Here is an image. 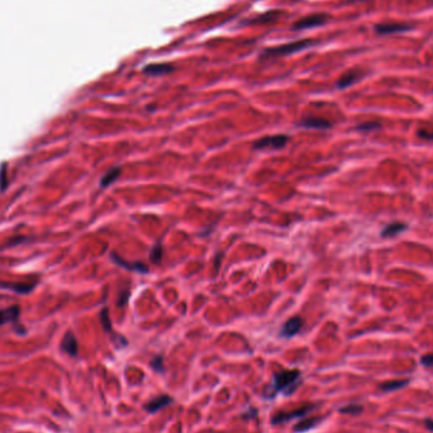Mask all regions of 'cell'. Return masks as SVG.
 <instances>
[{"mask_svg":"<svg viewBox=\"0 0 433 433\" xmlns=\"http://www.w3.org/2000/svg\"><path fill=\"white\" fill-rule=\"evenodd\" d=\"M61 350L65 351V352L70 356L78 355V351H79L78 341H76L73 332H68V333L65 334L64 339H62L61 342Z\"/></svg>","mask_w":433,"mask_h":433,"instance_id":"obj_13","label":"cell"},{"mask_svg":"<svg viewBox=\"0 0 433 433\" xmlns=\"http://www.w3.org/2000/svg\"><path fill=\"white\" fill-rule=\"evenodd\" d=\"M150 258L151 261L155 262V264H160V261H161L162 258V248L160 243H157V245H155L154 247H152V250H151V253H150Z\"/></svg>","mask_w":433,"mask_h":433,"instance_id":"obj_24","label":"cell"},{"mask_svg":"<svg viewBox=\"0 0 433 433\" xmlns=\"http://www.w3.org/2000/svg\"><path fill=\"white\" fill-rule=\"evenodd\" d=\"M288 142L289 137L285 135L267 136V137H262L258 141H256L253 143V147L256 150H280V148L285 147Z\"/></svg>","mask_w":433,"mask_h":433,"instance_id":"obj_4","label":"cell"},{"mask_svg":"<svg viewBox=\"0 0 433 433\" xmlns=\"http://www.w3.org/2000/svg\"><path fill=\"white\" fill-rule=\"evenodd\" d=\"M420 363L424 367H433V353H427V355L420 357Z\"/></svg>","mask_w":433,"mask_h":433,"instance_id":"obj_27","label":"cell"},{"mask_svg":"<svg viewBox=\"0 0 433 433\" xmlns=\"http://www.w3.org/2000/svg\"><path fill=\"white\" fill-rule=\"evenodd\" d=\"M35 284L31 283H0V286H3L4 289H11V290L17 291V293H28L32 290Z\"/></svg>","mask_w":433,"mask_h":433,"instance_id":"obj_19","label":"cell"},{"mask_svg":"<svg viewBox=\"0 0 433 433\" xmlns=\"http://www.w3.org/2000/svg\"><path fill=\"white\" fill-rule=\"evenodd\" d=\"M409 384L408 379H400V380H389L382 384L379 385L380 390L385 391V393H390V391L400 390L403 387H405Z\"/></svg>","mask_w":433,"mask_h":433,"instance_id":"obj_17","label":"cell"},{"mask_svg":"<svg viewBox=\"0 0 433 433\" xmlns=\"http://www.w3.org/2000/svg\"><path fill=\"white\" fill-rule=\"evenodd\" d=\"M322 420L323 418H319V417H309V418H305V419L303 420H299V422L294 425V432L296 433L308 432V430H310L312 428L317 427Z\"/></svg>","mask_w":433,"mask_h":433,"instance_id":"obj_14","label":"cell"},{"mask_svg":"<svg viewBox=\"0 0 433 433\" xmlns=\"http://www.w3.org/2000/svg\"><path fill=\"white\" fill-rule=\"evenodd\" d=\"M328 17L326 14H310V16L301 18L300 21L295 22L291 27V31H303V30H310V28L319 27L327 23Z\"/></svg>","mask_w":433,"mask_h":433,"instance_id":"obj_5","label":"cell"},{"mask_svg":"<svg viewBox=\"0 0 433 433\" xmlns=\"http://www.w3.org/2000/svg\"><path fill=\"white\" fill-rule=\"evenodd\" d=\"M351 2H363V0H351Z\"/></svg>","mask_w":433,"mask_h":433,"instance_id":"obj_31","label":"cell"},{"mask_svg":"<svg viewBox=\"0 0 433 433\" xmlns=\"http://www.w3.org/2000/svg\"><path fill=\"white\" fill-rule=\"evenodd\" d=\"M175 70L174 66L170 64H150L143 68V73L150 76H161L172 73Z\"/></svg>","mask_w":433,"mask_h":433,"instance_id":"obj_11","label":"cell"},{"mask_svg":"<svg viewBox=\"0 0 433 433\" xmlns=\"http://www.w3.org/2000/svg\"><path fill=\"white\" fill-rule=\"evenodd\" d=\"M112 260H113L114 262H116L117 265H119V266L124 267V269L129 270V271H135V272H140V274H147L148 272V267L146 266L143 262L140 261H136V262H128V261H124L123 258L119 257L118 255H116V253H112Z\"/></svg>","mask_w":433,"mask_h":433,"instance_id":"obj_9","label":"cell"},{"mask_svg":"<svg viewBox=\"0 0 433 433\" xmlns=\"http://www.w3.org/2000/svg\"><path fill=\"white\" fill-rule=\"evenodd\" d=\"M121 172H122L121 167H113V169L109 170V171H108L107 174L103 176L102 180H100V186H103V188H107V186L111 185L112 183H114V181H116L117 179L119 178Z\"/></svg>","mask_w":433,"mask_h":433,"instance_id":"obj_18","label":"cell"},{"mask_svg":"<svg viewBox=\"0 0 433 433\" xmlns=\"http://www.w3.org/2000/svg\"><path fill=\"white\" fill-rule=\"evenodd\" d=\"M406 229V224L401 223V222H393V223L387 224L386 227L382 228V231L380 232V236L382 238H390V237L398 236L399 233L404 232Z\"/></svg>","mask_w":433,"mask_h":433,"instance_id":"obj_15","label":"cell"},{"mask_svg":"<svg viewBox=\"0 0 433 433\" xmlns=\"http://www.w3.org/2000/svg\"><path fill=\"white\" fill-rule=\"evenodd\" d=\"M424 425L427 427V429L432 430L433 432V419H425L424 420Z\"/></svg>","mask_w":433,"mask_h":433,"instance_id":"obj_30","label":"cell"},{"mask_svg":"<svg viewBox=\"0 0 433 433\" xmlns=\"http://www.w3.org/2000/svg\"><path fill=\"white\" fill-rule=\"evenodd\" d=\"M417 136L422 140L428 141V142H433V127H423V128L418 129Z\"/></svg>","mask_w":433,"mask_h":433,"instance_id":"obj_23","label":"cell"},{"mask_svg":"<svg viewBox=\"0 0 433 433\" xmlns=\"http://www.w3.org/2000/svg\"><path fill=\"white\" fill-rule=\"evenodd\" d=\"M100 320H102L103 328L107 332L112 331V324H111V318H109V312H108V308L105 307L104 309L100 313Z\"/></svg>","mask_w":433,"mask_h":433,"instance_id":"obj_25","label":"cell"},{"mask_svg":"<svg viewBox=\"0 0 433 433\" xmlns=\"http://www.w3.org/2000/svg\"><path fill=\"white\" fill-rule=\"evenodd\" d=\"M172 401H174V398H172V396L167 395V394H162V395L156 396V398H154L152 400L148 401V403L145 405V409L148 413L154 414V413L160 412L161 409L169 406L170 404H172Z\"/></svg>","mask_w":433,"mask_h":433,"instance_id":"obj_8","label":"cell"},{"mask_svg":"<svg viewBox=\"0 0 433 433\" xmlns=\"http://www.w3.org/2000/svg\"><path fill=\"white\" fill-rule=\"evenodd\" d=\"M375 32L379 35H393V33L408 32L413 30V25L409 23H399V22H386V23H379L374 27Z\"/></svg>","mask_w":433,"mask_h":433,"instance_id":"obj_6","label":"cell"},{"mask_svg":"<svg viewBox=\"0 0 433 433\" xmlns=\"http://www.w3.org/2000/svg\"><path fill=\"white\" fill-rule=\"evenodd\" d=\"M19 314H21V308L18 305H13L11 308H7L4 310H0V326H3L6 323L14 322L18 319Z\"/></svg>","mask_w":433,"mask_h":433,"instance_id":"obj_16","label":"cell"},{"mask_svg":"<svg viewBox=\"0 0 433 433\" xmlns=\"http://www.w3.org/2000/svg\"><path fill=\"white\" fill-rule=\"evenodd\" d=\"M128 296H129V293L128 291H124V294H122L121 295V300H118V303H117V304L119 305V307H122V305H124L127 303V300H128Z\"/></svg>","mask_w":433,"mask_h":433,"instance_id":"obj_29","label":"cell"},{"mask_svg":"<svg viewBox=\"0 0 433 433\" xmlns=\"http://www.w3.org/2000/svg\"><path fill=\"white\" fill-rule=\"evenodd\" d=\"M363 76V73L360 70H351L348 71V73L344 74L343 76H341V79L338 80V83H337V88L341 90L346 89V88H348V86L353 85L355 83H357L358 80H360L361 78Z\"/></svg>","mask_w":433,"mask_h":433,"instance_id":"obj_12","label":"cell"},{"mask_svg":"<svg viewBox=\"0 0 433 433\" xmlns=\"http://www.w3.org/2000/svg\"><path fill=\"white\" fill-rule=\"evenodd\" d=\"M150 365H151V367L154 369V371L159 372V374H164L165 372L164 356H161V355L155 356V357L150 361Z\"/></svg>","mask_w":433,"mask_h":433,"instance_id":"obj_21","label":"cell"},{"mask_svg":"<svg viewBox=\"0 0 433 433\" xmlns=\"http://www.w3.org/2000/svg\"><path fill=\"white\" fill-rule=\"evenodd\" d=\"M303 324H304V322H303L300 317L290 318V319L284 323V326L280 329V337L291 338V337H294L300 332V329L303 328Z\"/></svg>","mask_w":433,"mask_h":433,"instance_id":"obj_7","label":"cell"},{"mask_svg":"<svg viewBox=\"0 0 433 433\" xmlns=\"http://www.w3.org/2000/svg\"><path fill=\"white\" fill-rule=\"evenodd\" d=\"M381 128V123L379 122H365V123H361L356 127L357 131L361 132H372V131H377V129Z\"/></svg>","mask_w":433,"mask_h":433,"instance_id":"obj_22","label":"cell"},{"mask_svg":"<svg viewBox=\"0 0 433 433\" xmlns=\"http://www.w3.org/2000/svg\"><path fill=\"white\" fill-rule=\"evenodd\" d=\"M299 126L303 128L310 129H328L332 127V123L324 118H318V117H308L301 122H299Z\"/></svg>","mask_w":433,"mask_h":433,"instance_id":"obj_10","label":"cell"},{"mask_svg":"<svg viewBox=\"0 0 433 433\" xmlns=\"http://www.w3.org/2000/svg\"><path fill=\"white\" fill-rule=\"evenodd\" d=\"M317 408L315 404H305V405L300 406V408L293 409V410H288V412H277L275 413L274 417L271 418L272 424H283V423L289 422L295 418H301L304 415L309 414L312 410Z\"/></svg>","mask_w":433,"mask_h":433,"instance_id":"obj_3","label":"cell"},{"mask_svg":"<svg viewBox=\"0 0 433 433\" xmlns=\"http://www.w3.org/2000/svg\"><path fill=\"white\" fill-rule=\"evenodd\" d=\"M363 410V406L360 404H347V405L339 408V413L343 414H351V415H358L361 414Z\"/></svg>","mask_w":433,"mask_h":433,"instance_id":"obj_20","label":"cell"},{"mask_svg":"<svg viewBox=\"0 0 433 433\" xmlns=\"http://www.w3.org/2000/svg\"><path fill=\"white\" fill-rule=\"evenodd\" d=\"M7 166L6 164L2 165V170H0V186H2V190H4L7 186Z\"/></svg>","mask_w":433,"mask_h":433,"instance_id":"obj_28","label":"cell"},{"mask_svg":"<svg viewBox=\"0 0 433 433\" xmlns=\"http://www.w3.org/2000/svg\"><path fill=\"white\" fill-rule=\"evenodd\" d=\"M257 413H258L257 409L253 408V406H250V408H248V410L243 412L241 417H242L243 419H248V420H250V419H252V418L257 417Z\"/></svg>","mask_w":433,"mask_h":433,"instance_id":"obj_26","label":"cell"},{"mask_svg":"<svg viewBox=\"0 0 433 433\" xmlns=\"http://www.w3.org/2000/svg\"><path fill=\"white\" fill-rule=\"evenodd\" d=\"M300 376L301 372L298 369L284 370V371L276 372L272 376L271 387H270L269 394L266 396L271 399L279 393H284L285 395H291L300 385Z\"/></svg>","mask_w":433,"mask_h":433,"instance_id":"obj_1","label":"cell"},{"mask_svg":"<svg viewBox=\"0 0 433 433\" xmlns=\"http://www.w3.org/2000/svg\"><path fill=\"white\" fill-rule=\"evenodd\" d=\"M313 45H314V41H312L310 38H308V40L295 41V42L286 43V45H281V46L266 49L264 51V54H262V57L288 56V55H293L296 54V52L303 51V50L308 49V47L313 46Z\"/></svg>","mask_w":433,"mask_h":433,"instance_id":"obj_2","label":"cell"}]
</instances>
